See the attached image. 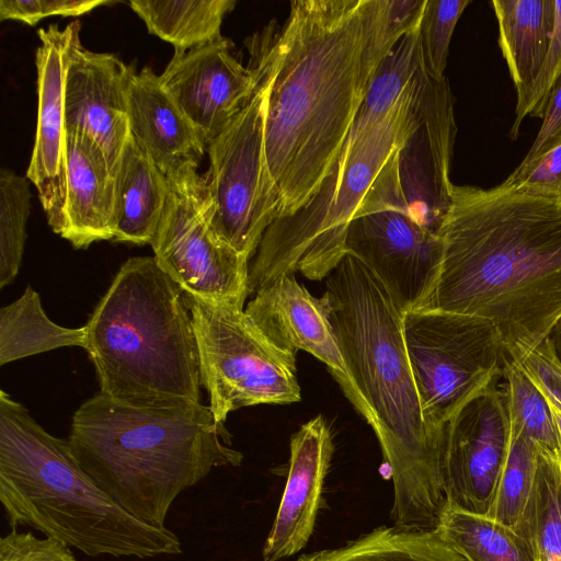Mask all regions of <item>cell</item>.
Returning <instances> with one entry per match:
<instances>
[{
  "mask_svg": "<svg viewBox=\"0 0 561 561\" xmlns=\"http://www.w3.org/2000/svg\"><path fill=\"white\" fill-rule=\"evenodd\" d=\"M85 327L69 329L53 322L31 286L0 309V365L59 347L85 348Z\"/></svg>",
  "mask_w": 561,
  "mask_h": 561,
  "instance_id": "cell-24",
  "label": "cell"
},
{
  "mask_svg": "<svg viewBox=\"0 0 561 561\" xmlns=\"http://www.w3.org/2000/svg\"><path fill=\"white\" fill-rule=\"evenodd\" d=\"M332 454V433L322 415L302 424L291 436L288 477L263 548V561L290 557L308 542Z\"/></svg>",
  "mask_w": 561,
  "mask_h": 561,
  "instance_id": "cell-18",
  "label": "cell"
},
{
  "mask_svg": "<svg viewBox=\"0 0 561 561\" xmlns=\"http://www.w3.org/2000/svg\"><path fill=\"white\" fill-rule=\"evenodd\" d=\"M538 447L511 424L506 461L488 516L514 528L530 496L538 465Z\"/></svg>",
  "mask_w": 561,
  "mask_h": 561,
  "instance_id": "cell-30",
  "label": "cell"
},
{
  "mask_svg": "<svg viewBox=\"0 0 561 561\" xmlns=\"http://www.w3.org/2000/svg\"><path fill=\"white\" fill-rule=\"evenodd\" d=\"M84 327L103 394L136 407L201 403L191 311L153 256L123 263Z\"/></svg>",
  "mask_w": 561,
  "mask_h": 561,
  "instance_id": "cell-6",
  "label": "cell"
},
{
  "mask_svg": "<svg viewBox=\"0 0 561 561\" xmlns=\"http://www.w3.org/2000/svg\"><path fill=\"white\" fill-rule=\"evenodd\" d=\"M511 442L506 393L493 382L447 423L444 450L445 501L486 515Z\"/></svg>",
  "mask_w": 561,
  "mask_h": 561,
  "instance_id": "cell-13",
  "label": "cell"
},
{
  "mask_svg": "<svg viewBox=\"0 0 561 561\" xmlns=\"http://www.w3.org/2000/svg\"><path fill=\"white\" fill-rule=\"evenodd\" d=\"M513 362L541 394L561 410V360L549 337Z\"/></svg>",
  "mask_w": 561,
  "mask_h": 561,
  "instance_id": "cell-36",
  "label": "cell"
},
{
  "mask_svg": "<svg viewBox=\"0 0 561 561\" xmlns=\"http://www.w3.org/2000/svg\"><path fill=\"white\" fill-rule=\"evenodd\" d=\"M110 3L107 0H0V20L33 26L48 16H79Z\"/></svg>",
  "mask_w": 561,
  "mask_h": 561,
  "instance_id": "cell-35",
  "label": "cell"
},
{
  "mask_svg": "<svg viewBox=\"0 0 561 561\" xmlns=\"http://www.w3.org/2000/svg\"><path fill=\"white\" fill-rule=\"evenodd\" d=\"M234 0H131L133 11L148 32L186 51L222 37L221 24Z\"/></svg>",
  "mask_w": 561,
  "mask_h": 561,
  "instance_id": "cell-23",
  "label": "cell"
},
{
  "mask_svg": "<svg viewBox=\"0 0 561 561\" xmlns=\"http://www.w3.org/2000/svg\"><path fill=\"white\" fill-rule=\"evenodd\" d=\"M135 70L113 54L85 49L79 39L66 71L65 128L91 137L113 175L130 136L127 87Z\"/></svg>",
  "mask_w": 561,
  "mask_h": 561,
  "instance_id": "cell-16",
  "label": "cell"
},
{
  "mask_svg": "<svg viewBox=\"0 0 561 561\" xmlns=\"http://www.w3.org/2000/svg\"><path fill=\"white\" fill-rule=\"evenodd\" d=\"M272 37V28L266 27L245 41L251 56L249 67L257 75L256 88L206 150L213 230L249 260L280 211L264 146L266 102L273 80Z\"/></svg>",
  "mask_w": 561,
  "mask_h": 561,
  "instance_id": "cell-8",
  "label": "cell"
},
{
  "mask_svg": "<svg viewBox=\"0 0 561 561\" xmlns=\"http://www.w3.org/2000/svg\"><path fill=\"white\" fill-rule=\"evenodd\" d=\"M116 228L113 241L150 244L164 209L168 178L134 137H128L115 174Z\"/></svg>",
  "mask_w": 561,
  "mask_h": 561,
  "instance_id": "cell-22",
  "label": "cell"
},
{
  "mask_svg": "<svg viewBox=\"0 0 561 561\" xmlns=\"http://www.w3.org/2000/svg\"><path fill=\"white\" fill-rule=\"evenodd\" d=\"M31 191L26 176L0 171V288L16 277L26 242Z\"/></svg>",
  "mask_w": 561,
  "mask_h": 561,
  "instance_id": "cell-31",
  "label": "cell"
},
{
  "mask_svg": "<svg viewBox=\"0 0 561 561\" xmlns=\"http://www.w3.org/2000/svg\"><path fill=\"white\" fill-rule=\"evenodd\" d=\"M423 67L420 27H417L407 33L380 62L340 156L393 110L413 85Z\"/></svg>",
  "mask_w": 561,
  "mask_h": 561,
  "instance_id": "cell-25",
  "label": "cell"
},
{
  "mask_svg": "<svg viewBox=\"0 0 561 561\" xmlns=\"http://www.w3.org/2000/svg\"><path fill=\"white\" fill-rule=\"evenodd\" d=\"M364 49L363 0L291 1L273 35L264 146L278 217L306 204L335 164L373 78Z\"/></svg>",
  "mask_w": 561,
  "mask_h": 561,
  "instance_id": "cell-2",
  "label": "cell"
},
{
  "mask_svg": "<svg viewBox=\"0 0 561 561\" xmlns=\"http://www.w3.org/2000/svg\"><path fill=\"white\" fill-rule=\"evenodd\" d=\"M76 20L60 28L51 24L38 30L36 50L37 126L26 178L36 190L51 230L61 236L67 203L64 89L71 50L80 39Z\"/></svg>",
  "mask_w": 561,
  "mask_h": 561,
  "instance_id": "cell-14",
  "label": "cell"
},
{
  "mask_svg": "<svg viewBox=\"0 0 561 561\" xmlns=\"http://www.w3.org/2000/svg\"><path fill=\"white\" fill-rule=\"evenodd\" d=\"M470 0H426L420 25V44L427 73L445 78L450 39Z\"/></svg>",
  "mask_w": 561,
  "mask_h": 561,
  "instance_id": "cell-33",
  "label": "cell"
},
{
  "mask_svg": "<svg viewBox=\"0 0 561 561\" xmlns=\"http://www.w3.org/2000/svg\"><path fill=\"white\" fill-rule=\"evenodd\" d=\"M0 502L12 528L28 526L90 557L182 553L179 537L118 505L82 469L68 439L44 430L0 392Z\"/></svg>",
  "mask_w": 561,
  "mask_h": 561,
  "instance_id": "cell-5",
  "label": "cell"
},
{
  "mask_svg": "<svg viewBox=\"0 0 561 561\" xmlns=\"http://www.w3.org/2000/svg\"><path fill=\"white\" fill-rule=\"evenodd\" d=\"M538 450L534 486L514 530L537 561H561V451Z\"/></svg>",
  "mask_w": 561,
  "mask_h": 561,
  "instance_id": "cell-28",
  "label": "cell"
},
{
  "mask_svg": "<svg viewBox=\"0 0 561 561\" xmlns=\"http://www.w3.org/2000/svg\"><path fill=\"white\" fill-rule=\"evenodd\" d=\"M403 334L423 408L439 426L499 381L510 358L496 328L478 316L410 310Z\"/></svg>",
  "mask_w": 561,
  "mask_h": 561,
  "instance_id": "cell-10",
  "label": "cell"
},
{
  "mask_svg": "<svg viewBox=\"0 0 561 561\" xmlns=\"http://www.w3.org/2000/svg\"><path fill=\"white\" fill-rule=\"evenodd\" d=\"M426 0H363L365 64L374 76L409 32L420 27Z\"/></svg>",
  "mask_w": 561,
  "mask_h": 561,
  "instance_id": "cell-29",
  "label": "cell"
},
{
  "mask_svg": "<svg viewBox=\"0 0 561 561\" xmlns=\"http://www.w3.org/2000/svg\"><path fill=\"white\" fill-rule=\"evenodd\" d=\"M184 298L196 335L201 383L218 423L241 408L301 400L296 355L271 342L244 308Z\"/></svg>",
  "mask_w": 561,
  "mask_h": 561,
  "instance_id": "cell-9",
  "label": "cell"
},
{
  "mask_svg": "<svg viewBox=\"0 0 561 561\" xmlns=\"http://www.w3.org/2000/svg\"><path fill=\"white\" fill-rule=\"evenodd\" d=\"M67 203L61 238L75 249L113 240L116 228L115 178L99 145L80 131L65 133Z\"/></svg>",
  "mask_w": 561,
  "mask_h": 561,
  "instance_id": "cell-20",
  "label": "cell"
},
{
  "mask_svg": "<svg viewBox=\"0 0 561 561\" xmlns=\"http://www.w3.org/2000/svg\"><path fill=\"white\" fill-rule=\"evenodd\" d=\"M226 37L174 54L160 75L164 89L208 146L247 105L256 72L230 51Z\"/></svg>",
  "mask_w": 561,
  "mask_h": 561,
  "instance_id": "cell-15",
  "label": "cell"
},
{
  "mask_svg": "<svg viewBox=\"0 0 561 561\" xmlns=\"http://www.w3.org/2000/svg\"><path fill=\"white\" fill-rule=\"evenodd\" d=\"M499 46L523 103L538 78L554 30V0H492Z\"/></svg>",
  "mask_w": 561,
  "mask_h": 561,
  "instance_id": "cell-21",
  "label": "cell"
},
{
  "mask_svg": "<svg viewBox=\"0 0 561 561\" xmlns=\"http://www.w3.org/2000/svg\"><path fill=\"white\" fill-rule=\"evenodd\" d=\"M187 163L168 175V196L150 242L158 266L194 298L244 308L249 259L213 230L206 174Z\"/></svg>",
  "mask_w": 561,
  "mask_h": 561,
  "instance_id": "cell-11",
  "label": "cell"
},
{
  "mask_svg": "<svg viewBox=\"0 0 561 561\" xmlns=\"http://www.w3.org/2000/svg\"><path fill=\"white\" fill-rule=\"evenodd\" d=\"M439 260L412 310L478 316L512 360L561 319V194L510 185H453L437 229Z\"/></svg>",
  "mask_w": 561,
  "mask_h": 561,
  "instance_id": "cell-1",
  "label": "cell"
},
{
  "mask_svg": "<svg viewBox=\"0 0 561 561\" xmlns=\"http://www.w3.org/2000/svg\"><path fill=\"white\" fill-rule=\"evenodd\" d=\"M0 561H77L62 541L51 538H37L32 533L12 528L0 539Z\"/></svg>",
  "mask_w": 561,
  "mask_h": 561,
  "instance_id": "cell-37",
  "label": "cell"
},
{
  "mask_svg": "<svg viewBox=\"0 0 561 561\" xmlns=\"http://www.w3.org/2000/svg\"><path fill=\"white\" fill-rule=\"evenodd\" d=\"M435 529L467 561H537L514 528L446 501Z\"/></svg>",
  "mask_w": 561,
  "mask_h": 561,
  "instance_id": "cell-26",
  "label": "cell"
},
{
  "mask_svg": "<svg viewBox=\"0 0 561 561\" xmlns=\"http://www.w3.org/2000/svg\"><path fill=\"white\" fill-rule=\"evenodd\" d=\"M297 561H467L432 530L379 527L336 549L301 556Z\"/></svg>",
  "mask_w": 561,
  "mask_h": 561,
  "instance_id": "cell-27",
  "label": "cell"
},
{
  "mask_svg": "<svg viewBox=\"0 0 561 561\" xmlns=\"http://www.w3.org/2000/svg\"><path fill=\"white\" fill-rule=\"evenodd\" d=\"M545 399L550 409V413H551V416H552V420H553V423H554V426H556V430H557V433L559 436V440L561 444V410L557 405H554L551 401H549L547 398H545Z\"/></svg>",
  "mask_w": 561,
  "mask_h": 561,
  "instance_id": "cell-41",
  "label": "cell"
},
{
  "mask_svg": "<svg viewBox=\"0 0 561 561\" xmlns=\"http://www.w3.org/2000/svg\"><path fill=\"white\" fill-rule=\"evenodd\" d=\"M68 442L91 479L136 518L167 527L171 505L215 468L239 466L209 407H136L102 392L75 412Z\"/></svg>",
  "mask_w": 561,
  "mask_h": 561,
  "instance_id": "cell-4",
  "label": "cell"
},
{
  "mask_svg": "<svg viewBox=\"0 0 561 561\" xmlns=\"http://www.w3.org/2000/svg\"><path fill=\"white\" fill-rule=\"evenodd\" d=\"M502 378L511 424L539 449L560 453L559 436L541 392L511 358L505 363Z\"/></svg>",
  "mask_w": 561,
  "mask_h": 561,
  "instance_id": "cell-32",
  "label": "cell"
},
{
  "mask_svg": "<svg viewBox=\"0 0 561 561\" xmlns=\"http://www.w3.org/2000/svg\"><path fill=\"white\" fill-rule=\"evenodd\" d=\"M329 321L393 482L392 519L436 528L445 504L444 426L426 415L409 359L403 310L385 285L346 254L325 278Z\"/></svg>",
  "mask_w": 561,
  "mask_h": 561,
  "instance_id": "cell-3",
  "label": "cell"
},
{
  "mask_svg": "<svg viewBox=\"0 0 561 561\" xmlns=\"http://www.w3.org/2000/svg\"><path fill=\"white\" fill-rule=\"evenodd\" d=\"M503 182L561 194V142L525 170L513 171Z\"/></svg>",
  "mask_w": 561,
  "mask_h": 561,
  "instance_id": "cell-38",
  "label": "cell"
},
{
  "mask_svg": "<svg viewBox=\"0 0 561 561\" xmlns=\"http://www.w3.org/2000/svg\"><path fill=\"white\" fill-rule=\"evenodd\" d=\"M127 108L131 136L165 176L199 163L207 146L151 67L131 73Z\"/></svg>",
  "mask_w": 561,
  "mask_h": 561,
  "instance_id": "cell-19",
  "label": "cell"
},
{
  "mask_svg": "<svg viewBox=\"0 0 561 561\" xmlns=\"http://www.w3.org/2000/svg\"><path fill=\"white\" fill-rule=\"evenodd\" d=\"M244 311L257 329L279 348L305 351L321 360L346 398L364 417L365 409L353 386L323 297L312 296L295 275L260 288Z\"/></svg>",
  "mask_w": 561,
  "mask_h": 561,
  "instance_id": "cell-17",
  "label": "cell"
},
{
  "mask_svg": "<svg viewBox=\"0 0 561 561\" xmlns=\"http://www.w3.org/2000/svg\"><path fill=\"white\" fill-rule=\"evenodd\" d=\"M549 340L554 348L557 356L561 360V319L551 331Z\"/></svg>",
  "mask_w": 561,
  "mask_h": 561,
  "instance_id": "cell-40",
  "label": "cell"
},
{
  "mask_svg": "<svg viewBox=\"0 0 561 561\" xmlns=\"http://www.w3.org/2000/svg\"><path fill=\"white\" fill-rule=\"evenodd\" d=\"M561 142V76L554 83L542 117L541 127L523 161L514 171H522Z\"/></svg>",
  "mask_w": 561,
  "mask_h": 561,
  "instance_id": "cell-39",
  "label": "cell"
},
{
  "mask_svg": "<svg viewBox=\"0 0 561 561\" xmlns=\"http://www.w3.org/2000/svg\"><path fill=\"white\" fill-rule=\"evenodd\" d=\"M393 110L341 154L314 194L266 229L249 266V296L288 275L321 280L345 253L348 226L379 172L414 130L420 78Z\"/></svg>",
  "mask_w": 561,
  "mask_h": 561,
  "instance_id": "cell-7",
  "label": "cell"
},
{
  "mask_svg": "<svg viewBox=\"0 0 561 561\" xmlns=\"http://www.w3.org/2000/svg\"><path fill=\"white\" fill-rule=\"evenodd\" d=\"M556 20L552 41L542 69L527 96L515 108L510 137L516 139L526 116L542 118L551 90L561 76V0H554Z\"/></svg>",
  "mask_w": 561,
  "mask_h": 561,
  "instance_id": "cell-34",
  "label": "cell"
},
{
  "mask_svg": "<svg viewBox=\"0 0 561 561\" xmlns=\"http://www.w3.org/2000/svg\"><path fill=\"white\" fill-rule=\"evenodd\" d=\"M399 149L379 172L351 221L344 248L346 254L376 275L408 312L433 280L439 240L437 232L422 226L408 209L397 175Z\"/></svg>",
  "mask_w": 561,
  "mask_h": 561,
  "instance_id": "cell-12",
  "label": "cell"
}]
</instances>
